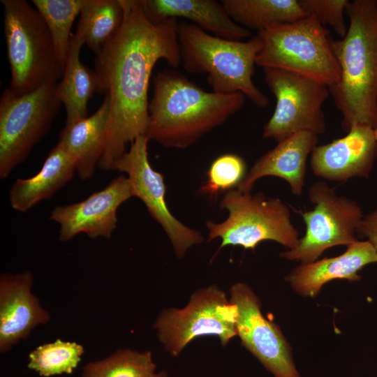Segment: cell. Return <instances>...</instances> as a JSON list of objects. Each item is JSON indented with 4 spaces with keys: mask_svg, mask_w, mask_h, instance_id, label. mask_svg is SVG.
Wrapping results in <instances>:
<instances>
[{
    "mask_svg": "<svg viewBox=\"0 0 377 377\" xmlns=\"http://www.w3.org/2000/svg\"><path fill=\"white\" fill-rule=\"evenodd\" d=\"M121 26L97 54L96 73L109 100L107 142L98 166L111 169L126 146L145 135L149 121L148 89L156 64L161 59L173 68L181 64L179 21L170 18L153 24L139 0H121Z\"/></svg>",
    "mask_w": 377,
    "mask_h": 377,
    "instance_id": "cell-1",
    "label": "cell"
},
{
    "mask_svg": "<svg viewBox=\"0 0 377 377\" xmlns=\"http://www.w3.org/2000/svg\"><path fill=\"white\" fill-rule=\"evenodd\" d=\"M154 84L145 136L166 148L193 145L239 111L246 98L207 91L175 68L158 73Z\"/></svg>",
    "mask_w": 377,
    "mask_h": 377,
    "instance_id": "cell-2",
    "label": "cell"
},
{
    "mask_svg": "<svg viewBox=\"0 0 377 377\" xmlns=\"http://www.w3.org/2000/svg\"><path fill=\"white\" fill-rule=\"evenodd\" d=\"M347 32L331 47L340 68L339 82L328 87L348 133L357 125L377 128V0L349 1Z\"/></svg>",
    "mask_w": 377,
    "mask_h": 377,
    "instance_id": "cell-3",
    "label": "cell"
},
{
    "mask_svg": "<svg viewBox=\"0 0 377 377\" xmlns=\"http://www.w3.org/2000/svg\"><path fill=\"white\" fill-rule=\"evenodd\" d=\"M181 64L190 73H205L212 91L240 92L259 108L269 98L253 82L261 40L256 34L247 41L214 36L193 23L179 22L177 29Z\"/></svg>",
    "mask_w": 377,
    "mask_h": 377,
    "instance_id": "cell-4",
    "label": "cell"
},
{
    "mask_svg": "<svg viewBox=\"0 0 377 377\" xmlns=\"http://www.w3.org/2000/svg\"><path fill=\"white\" fill-rule=\"evenodd\" d=\"M7 57L11 72L9 88L16 96L57 83L64 69L48 28L39 12L25 0H2Z\"/></svg>",
    "mask_w": 377,
    "mask_h": 377,
    "instance_id": "cell-5",
    "label": "cell"
},
{
    "mask_svg": "<svg viewBox=\"0 0 377 377\" xmlns=\"http://www.w3.org/2000/svg\"><path fill=\"white\" fill-rule=\"evenodd\" d=\"M261 48L256 64L309 77L328 87L340 79V68L328 30L313 15L257 32Z\"/></svg>",
    "mask_w": 377,
    "mask_h": 377,
    "instance_id": "cell-6",
    "label": "cell"
},
{
    "mask_svg": "<svg viewBox=\"0 0 377 377\" xmlns=\"http://www.w3.org/2000/svg\"><path fill=\"white\" fill-rule=\"evenodd\" d=\"M220 208L228 212V218L221 223L206 222L207 241L221 239L218 251L228 246L254 250L265 240L276 242L289 249L299 243V232L292 223L290 211L280 198L234 188L223 195Z\"/></svg>",
    "mask_w": 377,
    "mask_h": 377,
    "instance_id": "cell-7",
    "label": "cell"
},
{
    "mask_svg": "<svg viewBox=\"0 0 377 377\" xmlns=\"http://www.w3.org/2000/svg\"><path fill=\"white\" fill-rule=\"evenodd\" d=\"M58 83V82H57ZM57 83L21 96L6 89L0 98V178L4 179L28 156L48 131L61 101Z\"/></svg>",
    "mask_w": 377,
    "mask_h": 377,
    "instance_id": "cell-8",
    "label": "cell"
},
{
    "mask_svg": "<svg viewBox=\"0 0 377 377\" xmlns=\"http://www.w3.org/2000/svg\"><path fill=\"white\" fill-rule=\"evenodd\" d=\"M237 308L216 285L197 290L182 309L163 310L154 324L165 350L177 357L196 337L217 336L222 346L237 335Z\"/></svg>",
    "mask_w": 377,
    "mask_h": 377,
    "instance_id": "cell-9",
    "label": "cell"
},
{
    "mask_svg": "<svg viewBox=\"0 0 377 377\" xmlns=\"http://www.w3.org/2000/svg\"><path fill=\"white\" fill-rule=\"evenodd\" d=\"M309 198L314 208L302 214L304 235L296 247L280 253L288 260L313 263L332 246H348L358 241L357 229L364 215L356 201L337 195L334 188L323 181L309 186Z\"/></svg>",
    "mask_w": 377,
    "mask_h": 377,
    "instance_id": "cell-10",
    "label": "cell"
},
{
    "mask_svg": "<svg viewBox=\"0 0 377 377\" xmlns=\"http://www.w3.org/2000/svg\"><path fill=\"white\" fill-rule=\"evenodd\" d=\"M263 72L276 107L263 137L278 143L299 132L323 134L326 124L323 105L330 94L328 86L281 69L265 68Z\"/></svg>",
    "mask_w": 377,
    "mask_h": 377,
    "instance_id": "cell-11",
    "label": "cell"
},
{
    "mask_svg": "<svg viewBox=\"0 0 377 377\" xmlns=\"http://www.w3.org/2000/svg\"><path fill=\"white\" fill-rule=\"evenodd\" d=\"M149 139L138 136L131 147L112 165V170L126 172L133 195L145 205L152 218L157 221L169 238L176 256L182 258L188 249L203 242L201 232L191 228L170 211L165 199L166 186L163 175L154 170L148 158Z\"/></svg>",
    "mask_w": 377,
    "mask_h": 377,
    "instance_id": "cell-12",
    "label": "cell"
},
{
    "mask_svg": "<svg viewBox=\"0 0 377 377\" xmlns=\"http://www.w3.org/2000/svg\"><path fill=\"white\" fill-rule=\"evenodd\" d=\"M230 294L237 308L236 331L242 344L274 377H300L290 346L279 327L263 316L260 300L251 288L237 283Z\"/></svg>",
    "mask_w": 377,
    "mask_h": 377,
    "instance_id": "cell-13",
    "label": "cell"
},
{
    "mask_svg": "<svg viewBox=\"0 0 377 377\" xmlns=\"http://www.w3.org/2000/svg\"><path fill=\"white\" fill-rule=\"evenodd\" d=\"M131 197L134 195L128 177L119 176L80 202L55 207L50 219L60 226V241H68L82 232L91 238L110 239L117 227L119 207Z\"/></svg>",
    "mask_w": 377,
    "mask_h": 377,
    "instance_id": "cell-14",
    "label": "cell"
},
{
    "mask_svg": "<svg viewBox=\"0 0 377 377\" xmlns=\"http://www.w3.org/2000/svg\"><path fill=\"white\" fill-rule=\"evenodd\" d=\"M376 157L377 140L374 129L357 125L344 137L317 145L311 154L310 165L315 175L327 180L343 182L354 177L367 179Z\"/></svg>",
    "mask_w": 377,
    "mask_h": 377,
    "instance_id": "cell-15",
    "label": "cell"
},
{
    "mask_svg": "<svg viewBox=\"0 0 377 377\" xmlns=\"http://www.w3.org/2000/svg\"><path fill=\"white\" fill-rule=\"evenodd\" d=\"M33 275L29 271L3 274L0 278V351L7 352L32 329L50 320L31 293Z\"/></svg>",
    "mask_w": 377,
    "mask_h": 377,
    "instance_id": "cell-16",
    "label": "cell"
},
{
    "mask_svg": "<svg viewBox=\"0 0 377 377\" xmlns=\"http://www.w3.org/2000/svg\"><path fill=\"white\" fill-rule=\"evenodd\" d=\"M318 142V135L310 132H299L278 142L253 163L237 188L251 193L258 179L273 176L284 179L293 195H302L307 158Z\"/></svg>",
    "mask_w": 377,
    "mask_h": 377,
    "instance_id": "cell-17",
    "label": "cell"
},
{
    "mask_svg": "<svg viewBox=\"0 0 377 377\" xmlns=\"http://www.w3.org/2000/svg\"><path fill=\"white\" fill-rule=\"evenodd\" d=\"M377 263V251L368 241H357L342 254L310 263H302L286 276L293 289L304 297H316L326 283L334 279L355 281L366 265Z\"/></svg>",
    "mask_w": 377,
    "mask_h": 377,
    "instance_id": "cell-18",
    "label": "cell"
},
{
    "mask_svg": "<svg viewBox=\"0 0 377 377\" xmlns=\"http://www.w3.org/2000/svg\"><path fill=\"white\" fill-rule=\"evenodd\" d=\"M149 22L158 24L170 18H184L206 32L223 38L240 40L251 35L235 22L221 1L216 0H139Z\"/></svg>",
    "mask_w": 377,
    "mask_h": 377,
    "instance_id": "cell-19",
    "label": "cell"
},
{
    "mask_svg": "<svg viewBox=\"0 0 377 377\" xmlns=\"http://www.w3.org/2000/svg\"><path fill=\"white\" fill-rule=\"evenodd\" d=\"M109 100L105 95L98 109L91 116L65 126L57 143L72 159L82 179L93 177L105 149Z\"/></svg>",
    "mask_w": 377,
    "mask_h": 377,
    "instance_id": "cell-20",
    "label": "cell"
},
{
    "mask_svg": "<svg viewBox=\"0 0 377 377\" xmlns=\"http://www.w3.org/2000/svg\"><path fill=\"white\" fill-rule=\"evenodd\" d=\"M75 165L57 145L48 154L38 172L28 179H17L9 191L12 208L25 212L41 200L50 198L73 177Z\"/></svg>",
    "mask_w": 377,
    "mask_h": 377,
    "instance_id": "cell-21",
    "label": "cell"
},
{
    "mask_svg": "<svg viewBox=\"0 0 377 377\" xmlns=\"http://www.w3.org/2000/svg\"><path fill=\"white\" fill-rule=\"evenodd\" d=\"M84 44L78 32L73 34L64 75L57 84V96L66 111L65 126L87 117L89 100L94 93H101L100 80L96 71L80 60V52Z\"/></svg>",
    "mask_w": 377,
    "mask_h": 377,
    "instance_id": "cell-22",
    "label": "cell"
},
{
    "mask_svg": "<svg viewBox=\"0 0 377 377\" xmlns=\"http://www.w3.org/2000/svg\"><path fill=\"white\" fill-rule=\"evenodd\" d=\"M238 24L258 31L306 17L299 0H222Z\"/></svg>",
    "mask_w": 377,
    "mask_h": 377,
    "instance_id": "cell-23",
    "label": "cell"
},
{
    "mask_svg": "<svg viewBox=\"0 0 377 377\" xmlns=\"http://www.w3.org/2000/svg\"><path fill=\"white\" fill-rule=\"evenodd\" d=\"M123 20L121 0H87L76 31L97 55L116 35Z\"/></svg>",
    "mask_w": 377,
    "mask_h": 377,
    "instance_id": "cell-24",
    "label": "cell"
},
{
    "mask_svg": "<svg viewBox=\"0 0 377 377\" xmlns=\"http://www.w3.org/2000/svg\"><path fill=\"white\" fill-rule=\"evenodd\" d=\"M87 0H32L51 35L57 56L64 68L70 45L71 28Z\"/></svg>",
    "mask_w": 377,
    "mask_h": 377,
    "instance_id": "cell-25",
    "label": "cell"
},
{
    "mask_svg": "<svg viewBox=\"0 0 377 377\" xmlns=\"http://www.w3.org/2000/svg\"><path fill=\"white\" fill-rule=\"evenodd\" d=\"M156 364L150 351L121 349L85 365L81 377H154Z\"/></svg>",
    "mask_w": 377,
    "mask_h": 377,
    "instance_id": "cell-26",
    "label": "cell"
},
{
    "mask_svg": "<svg viewBox=\"0 0 377 377\" xmlns=\"http://www.w3.org/2000/svg\"><path fill=\"white\" fill-rule=\"evenodd\" d=\"M83 353L80 344L57 339L31 351L28 367L42 376L70 374L77 367Z\"/></svg>",
    "mask_w": 377,
    "mask_h": 377,
    "instance_id": "cell-27",
    "label": "cell"
},
{
    "mask_svg": "<svg viewBox=\"0 0 377 377\" xmlns=\"http://www.w3.org/2000/svg\"><path fill=\"white\" fill-rule=\"evenodd\" d=\"M244 160L235 154H224L211 163L207 171V179L199 191L201 193L216 197L223 191L237 187L246 174Z\"/></svg>",
    "mask_w": 377,
    "mask_h": 377,
    "instance_id": "cell-28",
    "label": "cell"
},
{
    "mask_svg": "<svg viewBox=\"0 0 377 377\" xmlns=\"http://www.w3.org/2000/svg\"><path fill=\"white\" fill-rule=\"evenodd\" d=\"M306 15H313L323 25H329L341 38L347 32L344 13L348 0H299Z\"/></svg>",
    "mask_w": 377,
    "mask_h": 377,
    "instance_id": "cell-29",
    "label": "cell"
},
{
    "mask_svg": "<svg viewBox=\"0 0 377 377\" xmlns=\"http://www.w3.org/2000/svg\"><path fill=\"white\" fill-rule=\"evenodd\" d=\"M357 237L366 239L377 251V207L364 216L357 229Z\"/></svg>",
    "mask_w": 377,
    "mask_h": 377,
    "instance_id": "cell-30",
    "label": "cell"
},
{
    "mask_svg": "<svg viewBox=\"0 0 377 377\" xmlns=\"http://www.w3.org/2000/svg\"><path fill=\"white\" fill-rule=\"evenodd\" d=\"M154 377H169L165 371L156 373Z\"/></svg>",
    "mask_w": 377,
    "mask_h": 377,
    "instance_id": "cell-31",
    "label": "cell"
},
{
    "mask_svg": "<svg viewBox=\"0 0 377 377\" xmlns=\"http://www.w3.org/2000/svg\"><path fill=\"white\" fill-rule=\"evenodd\" d=\"M374 133H375L376 138V140H377V128H376L374 130Z\"/></svg>",
    "mask_w": 377,
    "mask_h": 377,
    "instance_id": "cell-32",
    "label": "cell"
}]
</instances>
